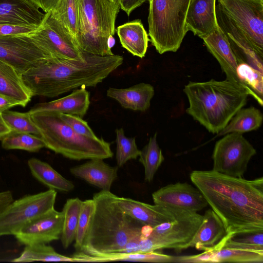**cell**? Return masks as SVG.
<instances>
[{"mask_svg": "<svg viewBox=\"0 0 263 263\" xmlns=\"http://www.w3.org/2000/svg\"><path fill=\"white\" fill-rule=\"evenodd\" d=\"M192 183L232 235L263 230V178L246 180L213 170L194 171ZM226 239V240H227Z\"/></svg>", "mask_w": 263, "mask_h": 263, "instance_id": "1", "label": "cell"}, {"mask_svg": "<svg viewBox=\"0 0 263 263\" xmlns=\"http://www.w3.org/2000/svg\"><path fill=\"white\" fill-rule=\"evenodd\" d=\"M120 55L101 56L88 52L83 59L49 57L21 74L33 96L49 98L81 87H95L122 65Z\"/></svg>", "mask_w": 263, "mask_h": 263, "instance_id": "2", "label": "cell"}, {"mask_svg": "<svg viewBox=\"0 0 263 263\" xmlns=\"http://www.w3.org/2000/svg\"><path fill=\"white\" fill-rule=\"evenodd\" d=\"M189 106L186 112L209 132L218 134L247 102L241 86L227 79L189 82L184 86Z\"/></svg>", "mask_w": 263, "mask_h": 263, "instance_id": "3", "label": "cell"}, {"mask_svg": "<svg viewBox=\"0 0 263 263\" xmlns=\"http://www.w3.org/2000/svg\"><path fill=\"white\" fill-rule=\"evenodd\" d=\"M116 195L101 190L93 195L95 206L80 251L86 254L120 252L141 235L143 226L118 205Z\"/></svg>", "mask_w": 263, "mask_h": 263, "instance_id": "4", "label": "cell"}, {"mask_svg": "<svg viewBox=\"0 0 263 263\" xmlns=\"http://www.w3.org/2000/svg\"><path fill=\"white\" fill-rule=\"evenodd\" d=\"M31 117L37 127L45 147L74 160L111 158L109 143L103 138H91L74 132L59 114L36 112Z\"/></svg>", "mask_w": 263, "mask_h": 263, "instance_id": "5", "label": "cell"}, {"mask_svg": "<svg viewBox=\"0 0 263 263\" xmlns=\"http://www.w3.org/2000/svg\"><path fill=\"white\" fill-rule=\"evenodd\" d=\"M120 8L111 0H80L76 40L82 50L101 56L114 54L110 39Z\"/></svg>", "mask_w": 263, "mask_h": 263, "instance_id": "6", "label": "cell"}, {"mask_svg": "<svg viewBox=\"0 0 263 263\" xmlns=\"http://www.w3.org/2000/svg\"><path fill=\"white\" fill-rule=\"evenodd\" d=\"M148 35L157 52H176L188 31L186 17L191 0H148Z\"/></svg>", "mask_w": 263, "mask_h": 263, "instance_id": "7", "label": "cell"}, {"mask_svg": "<svg viewBox=\"0 0 263 263\" xmlns=\"http://www.w3.org/2000/svg\"><path fill=\"white\" fill-rule=\"evenodd\" d=\"M203 215L197 212L179 209L173 220L154 228L143 226L142 234L145 236V245L148 252L174 249L177 252L187 249L199 228Z\"/></svg>", "mask_w": 263, "mask_h": 263, "instance_id": "8", "label": "cell"}, {"mask_svg": "<svg viewBox=\"0 0 263 263\" xmlns=\"http://www.w3.org/2000/svg\"><path fill=\"white\" fill-rule=\"evenodd\" d=\"M215 5L263 58V0H216Z\"/></svg>", "mask_w": 263, "mask_h": 263, "instance_id": "9", "label": "cell"}, {"mask_svg": "<svg viewBox=\"0 0 263 263\" xmlns=\"http://www.w3.org/2000/svg\"><path fill=\"white\" fill-rule=\"evenodd\" d=\"M57 191L48 190L13 200L0 213V236L14 235L26 224L54 209Z\"/></svg>", "mask_w": 263, "mask_h": 263, "instance_id": "10", "label": "cell"}, {"mask_svg": "<svg viewBox=\"0 0 263 263\" xmlns=\"http://www.w3.org/2000/svg\"><path fill=\"white\" fill-rule=\"evenodd\" d=\"M224 135L215 144L212 156L213 170L241 178L256 151L242 134L231 133Z\"/></svg>", "mask_w": 263, "mask_h": 263, "instance_id": "11", "label": "cell"}, {"mask_svg": "<svg viewBox=\"0 0 263 263\" xmlns=\"http://www.w3.org/2000/svg\"><path fill=\"white\" fill-rule=\"evenodd\" d=\"M29 35L53 57L65 59H83L86 52L50 11L46 13L42 24Z\"/></svg>", "mask_w": 263, "mask_h": 263, "instance_id": "12", "label": "cell"}, {"mask_svg": "<svg viewBox=\"0 0 263 263\" xmlns=\"http://www.w3.org/2000/svg\"><path fill=\"white\" fill-rule=\"evenodd\" d=\"M52 57L29 34L0 36V60L21 76L40 60Z\"/></svg>", "mask_w": 263, "mask_h": 263, "instance_id": "13", "label": "cell"}, {"mask_svg": "<svg viewBox=\"0 0 263 263\" xmlns=\"http://www.w3.org/2000/svg\"><path fill=\"white\" fill-rule=\"evenodd\" d=\"M152 198L155 204L195 212L208 205L196 187L180 182L159 189L153 193Z\"/></svg>", "mask_w": 263, "mask_h": 263, "instance_id": "14", "label": "cell"}, {"mask_svg": "<svg viewBox=\"0 0 263 263\" xmlns=\"http://www.w3.org/2000/svg\"><path fill=\"white\" fill-rule=\"evenodd\" d=\"M63 216L54 209L26 224L15 235L17 241L25 246L48 243L60 239Z\"/></svg>", "mask_w": 263, "mask_h": 263, "instance_id": "15", "label": "cell"}, {"mask_svg": "<svg viewBox=\"0 0 263 263\" xmlns=\"http://www.w3.org/2000/svg\"><path fill=\"white\" fill-rule=\"evenodd\" d=\"M215 13L218 25L226 35L238 64L246 63L262 72L263 58L254 50L246 37L231 24L216 5Z\"/></svg>", "mask_w": 263, "mask_h": 263, "instance_id": "16", "label": "cell"}, {"mask_svg": "<svg viewBox=\"0 0 263 263\" xmlns=\"http://www.w3.org/2000/svg\"><path fill=\"white\" fill-rule=\"evenodd\" d=\"M116 200L126 214L142 225L152 228L173 220L178 209L155 204L151 205L117 196Z\"/></svg>", "mask_w": 263, "mask_h": 263, "instance_id": "17", "label": "cell"}, {"mask_svg": "<svg viewBox=\"0 0 263 263\" xmlns=\"http://www.w3.org/2000/svg\"><path fill=\"white\" fill-rule=\"evenodd\" d=\"M223 222L212 210H206L196 234L187 246L203 251L221 249L228 237Z\"/></svg>", "mask_w": 263, "mask_h": 263, "instance_id": "18", "label": "cell"}, {"mask_svg": "<svg viewBox=\"0 0 263 263\" xmlns=\"http://www.w3.org/2000/svg\"><path fill=\"white\" fill-rule=\"evenodd\" d=\"M31 0H0V24L40 26L45 16Z\"/></svg>", "mask_w": 263, "mask_h": 263, "instance_id": "19", "label": "cell"}, {"mask_svg": "<svg viewBox=\"0 0 263 263\" xmlns=\"http://www.w3.org/2000/svg\"><path fill=\"white\" fill-rule=\"evenodd\" d=\"M216 0H191L186 17L188 31L203 39L219 27L215 13Z\"/></svg>", "mask_w": 263, "mask_h": 263, "instance_id": "20", "label": "cell"}, {"mask_svg": "<svg viewBox=\"0 0 263 263\" xmlns=\"http://www.w3.org/2000/svg\"><path fill=\"white\" fill-rule=\"evenodd\" d=\"M89 96L90 93L85 87H81L62 98L36 104L28 112L30 115L41 112L67 114L82 118L89 108Z\"/></svg>", "mask_w": 263, "mask_h": 263, "instance_id": "21", "label": "cell"}, {"mask_svg": "<svg viewBox=\"0 0 263 263\" xmlns=\"http://www.w3.org/2000/svg\"><path fill=\"white\" fill-rule=\"evenodd\" d=\"M202 40L209 52L218 62L226 75L227 80L241 86L237 73V60L226 35L220 28L218 27Z\"/></svg>", "mask_w": 263, "mask_h": 263, "instance_id": "22", "label": "cell"}, {"mask_svg": "<svg viewBox=\"0 0 263 263\" xmlns=\"http://www.w3.org/2000/svg\"><path fill=\"white\" fill-rule=\"evenodd\" d=\"M104 159H89L86 162L71 167L70 173L102 191H110L112 184L118 177V167L111 166Z\"/></svg>", "mask_w": 263, "mask_h": 263, "instance_id": "23", "label": "cell"}, {"mask_svg": "<svg viewBox=\"0 0 263 263\" xmlns=\"http://www.w3.org/2000/svg\"><path fill=\"white\" fill-rule=\"evenodd\" d=\"M73 262H99L112 261H132L152 262H174L175 257L163 254L161 250L144 253L112 252L86 254L77 251L72 256Z\"/></svg>", "mask_w": 263, "mask_h": 263, "instance_id": "24", "label": "cell"}, {"mask_svg": "<svg viewBox=\"0 0 263 263\" xmlns=\"http://www.w3.org/2000/svg\"><path fill=\"white\" fill-rule=\"evenodd\" d=\"M154 94V87L145 83L126 88L110 87L107 91V96L117 101L123 107L141 111L149 107Z\"/></svg>", "mask_w": 263, "mask_h": 263, "instance_id": "25", "label": "cell"}, {"mask_svg": "<svg viewBox=\"0 0 263 263\" xmlns=\"http://www.w3.org/2000/svg\"><path fill=\"white\" fill-rule=\"evenodd\" d=\"M122 46L134 56L145 57L149 39L140 20H136L117 27Z\"/></svg>", "mask_w": 263, "mask_h": 263, "instance_id": "26", "label": "cell"}, {"mask_svg": "<svg viewBox=\"0 0 263 263\" xmlns=\"http://www.w3.org/2000/svg\"><path fill=\"white\" fill-rule=\"evenodd\" d=\"M0 93L17 101L25 107L33 97L21 76L10 65L0 60Z\"/></svg>", "mask_w": 263, "mask_h": 263, "instance_id": "27", "label": "cell"}, {"mask_svg": "<svg viewBox=\"0 0 263 263\" xmlns=\"http://www.w3.org/2000/svg\"><path fill=\"white\" fill-rule=\"evenodd\" d=\"M32 176L49 189L68 192L74 189V184L54 170L48 163L32 158L28 161Z\"/></svg>", "mask_w": 263, "mask_h": 263, "instance_id": "28", "label": "cell"}, {"mask_svg": "<svg viewBox=\"0 0 263 263\" xmlns=\"http://www.w3.org/2000/svg\"><path fill=\"white\" fill-rule=\"evenodd\" d=\"M263 116L257 108L251 106L240 109L232 117L226 126L217 136L231 133L243 134L257 129L261 125Z\"/></svg>", "mask_w": 263, "mask_h": 263, "instance_id": "29", "label": "cell"}, {"mask_svg": "<svg viewBox=\"0 0 263 263\" xmlns=\"http://www.w3.org/2000/svg\"><path fill=\"white\" fill-rule=\"evenodd\" d=\"M209 251L210 262H263V250L223 247L217 250Z\"/></svg>", "mask_w": 263, "mask_h": 263, "instance_id": "30", "label": "cell"}, {"mask_svg": "<svg viewBox=\"0 0 263 263\" xmlns=\"http://www.w3.org/2000/svg\"><path fill=\"white\" fill-rule=\"evenodd\" d=\"M81 201L78 197L68 199L62 211L63 220L60 238L65 249L68 248L74 240Z\"/></svg>", "mask_w": 263, "mask_h": 263, "instance_id": "31", "label": "cell"}, {"mask_svg": "<svg viewBox=\"0 0 263 263\" xmlns=\"http://www.w3.org/2000/svg\"><path fill=\"white\" fill-rule=\"evenodd\" d=\"M237 73L242 88L248 95L252 96L260 106H262V72L246 63H239Z\"/></svg>", "mask_w": 263, "mask_h": 263, "instance_id": "32", "label": "cell"}, {"mask_svg": "<svg viewBox=\"0 0 263 263\" xmlns=\"http://www.w3.org/2000/svg\"><path fill=\"white\" fill-rule=\"evenodd\" d=\"M80 3V0H60L50 11L52 16L63 25L75 40L78 31Z\"/></svg>", "mask_w": 263, "mask_h": 263, "instance_id": "33", "label": "cell"}, {"mask_svg": "<svg viewBox=\"0 0 263 263\" xmlns=\"http://www.w3.org/2000/svg\"><path fill=\"white\" fill-rule=\"evenodd\" d=\"M21 255L11 260L14 262L43 261H73L72 257L57 253L46 243H36L25 246Z\"/></svg>", "mask_w": 263, "mask_h": 263, "instance_id": "34", "label": "cell"}, {"mask_svg": "<svg viewBox=\"0 0 263 263\" xmlns=\"http://www.w3.org/2000/svg\"><path fill=\"white\" fill-rule=\"evenodd\" d=\"M157 134L151 137L148 143L140 151L139 162L144 168L145 180L152 182L154 176L164 160L162 150L157 141Z\"/></svg>", "mask_w": 263, "mask_h": 263, "instance_id": "35", "label": "cell"}, {"mask_svg": "<svg viewBox=\"0 0 263 263\" xmlns=\"http://www.w3.org/2000/svg\"><path fill=\"white\" fill-rule=\"evenodd\" d=\"M2 146L5 149H22L37 152L45 147L43 139L33 134L11 131L2 140Z\"/></svg>", "mask_w": 263, "mask_h": 263, "instance_id": "36", "label": "cell"}, {"mask_svg": "<svg viewBox=\"0 0 263 263\" xmlns=\"http://www.w3.org/2000/svg\"><path fill=\"white\" fill-rule=\"evenodd\" d=\"M1 115L11 131L31 134L41 137L40 132L28 112H20L8 109L2 112Z\"/></svg>", "mask_w": 263, "mask_h": 263, "instance_id": "37", "label": "cell"}, {"mask_svg": "<svg viewBox=\"0 0 263 263\" xmlns=\"http://www.w3.org/2000/svg\"><path fill=\"white\" fill-rule=\"evenodd\" d=\"M116 160L118 167L124 165L131 159H136L139 156L140 150L138 148L135 138L125 136L122 128L116 129Z\"/></svg>", "mask_w": 263, "mask_h": 263, "instance_id": "38", "label": "cell"}, {"mask_svg": "<svg viewBox=\"0 0 263 263\" xmlns=\"http://www.w3.org/2000/svg\"><path fill=\"white\" fill-rule=\"evenodd\" d=\"M223 247L263 250V230L232 235L226 240Z\"/></svg>", "mask_w": 263, "mask_h": 263, "instance_id": "39", "label": "cell"}, {"mask_svg": "<svg viewBox=\"0 0 263 263\" xmlns=\"http://www.w3.org/2000/svg\"><path fill=\"white\" fill-rule=\"evenodd\" d=\"M93 199L81 201L74 247L77 251L82 248L94 210Z\"/></svg>", "mask_w": 263, "mask_h": 263, "instance_id": "40", "label": "cell"}, {"mask_svg": "<svg viewBox=\"0 0 263 263\" xmlns=\"http://www.w3.org/2000/svg\"><path fill=\"white\" fill-rule=\"evenodd\" d=\"M59 115L66 124L78 134L91 138L97 137L87 122L79 116L67 114H59Z\"/></svg>", "mask_w": 263, "mask_h": 263, "instance_id": "41", "label": "cell"}, {"mask_svg": "<svg viewBox=\"0 0 263 263\" xmlns=\"http://www.w3.org/2000/svg\"><path fill=\"white\" fill-rule=\"evenodd\" d=\"M40 26L0 24V36L29 34L35 31Z\"/></svg>", "mask_w": 263, "mask_h": 263, "instance_id": "42", "label": "cell"}, {"mask_svg": "<svg viewBox=\"0 0 263 263\" xmlns=\"http://www.w3.org/2000/svg\"><path fill=\"white\" fill-rule=\"evenodd\" d=\"M148 0H119L120 7L129 16L132 12Z\"/></svg>", "mask_w": 263, "mask_h": 263, "instance_id": "43", "label": "cell"}, {"mask_svg": "<svg viewBox=\"0 0 263 263\" xmlns=\"http://www.w3.org/2000/svg\"><path fill=\"white\" fill-rule=\"evenodd\" d=\"M21 106L20 104L14 99L6 95L0 93V113L15 106Z\"/></svg>", "mask_w": 263, "mask_h": 263, "instance_id": "44", "label": "cell"}, {"mask_svg": "<svg viewBox=\"0 0 263 263\" xmlns=\"http://www.w3.org/2000/svg\"><path fill=\"white\" fill-rule=\"evenodd\" d=\"M45 13L52 10L60 0H31Z\"/></svg>", "mask_w": 263, "mask_h": 263, "instance_id": "45", "label": "cell"}, {"mask_svg": "<svg viewBox=\"0 0 263 263\" xmlns=\"http://www.w3.org/2000/svg\"><path fill=\"white\" fill-rule=\"evenodd\" d=\"M14 200L12 193L10 191L0 192V213Z\"/></svg>", "mask_w": 263, "mask_h": 263, "instance_id": "46", "label": "cell"}, {"mask_svg": "<svg viewBox=\"0 0 263 263\" xmlns=\"http://www.w3.org/2000/svg\"><path fill=\"white\" fill-rule=\"evenodd\" d=\"M10 132L11 130L4 122L0 113V140Z\"/></svg>", "mask_w": 263, "mask_h": 263, "instance_id": "47", "label": "cell"}, {"mask_svg": "<svg viewBox=\"0 0 263 263\" xmlns=\"http://www.w3.org/2000/svg\"><path fill=\"white\" fill-rule=\"evenodd\" d=\"M113 2L115 3L116 4L119 5V0H111Z\"/></svg>", "mask_w": 263, "mask_h": 263, "instance_id": "48", "label": "cell"}]
</instances>
